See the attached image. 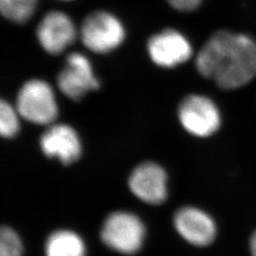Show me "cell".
Instances as JSON below:
<instances>
[{"label":"cell","mask_w":256,"mask_h":256,"mask_svg":"<svg viewBox=\"0 0 256 256\" xmlns=\"http://www.w3.org/2000/svg\"><path fill=\"white\" fill-rule=\"evenodd\" d=\"M194 66L220 90H245L256 81V37L229 28L216 30L194 55Z\"/></svg>","instance_id":"obj_1"},{"label":"cell","mask_w":256,"mask_h":256,"mask_svg":"<svg viewBox=\"0 0 256 256\" xmlns=\"http://www.w3.org/2000/svg\"><path fill=\"white\" fill-rule=\"evenodd\" d=\"M38 0H0L2 16L14 23L22 24L32 16Z\"/></svg>","instance_id":"obj_13"},{"label":"cell","mask_w":256,"mask_h":256,"mask_svg":"<svg viewBox=\"0 0 256 256\" xmlns=\"http://www.w3.org/2000/svg\"><path fill=\"white\" fill-rule=\"evenodd\" d=\"M16 106L22 118L34 124L48 126L58 117L54 90L41 79L28 80L21 86Z\"/></svg>","instance_id":"obj_5"},{"label":"cell","mask_w":256,"mask_h":256,"mask_svg":"<svg viewBox=\"0 0 256 256\" xmlns=\"http://www.w3.org/2000/svg\"><path fill=\"white\" fill-rule=\"evenodd\" d=\"M79 36L82 45L92 52L106 54L122 44L126 39V28L114 14L97 10L84 19Z\"/></svg>","instance_id":"obj_4"},{"label":"cell","mask_w":256,"mask_h":256,"mask_svg":"<svg viewBox=\"0 0 256 256\" xmlns=\"http://www.w3.org/2000/svg\"><path fill=\"white\" fill-rule=\"evenodd\" d=\"M174 227L187 243L196 247H207L218 234L216 223L207 212L196 206H183L174 212Z\"/></svg>","instance_id":"obj_8"},{"label":"cell","mask_w":256,"mask_h":256,"mask_svg":"<svg viewBox=\"0 0 256 256\" xmlns=\"http://www.w3.org/2000/svg\"><path fill=\"white\" fill-rule=\"evenodd\" d=\"M40 148L48 158H57L64 165L74 164L82 155V142L78 133L66 124L48 126L40 138Z\"/></svg>","instance_id":"obj_11"},{"label":"cell","mask_w":256,"mask_h":256,"mask_svg":"<svg viewBox=\"0 0 256 256\" xmlns=\"http://www.w3.org/2000/svg\"><path fill=\"white\" fill-rule=\"evenodd\" d=\"M146 228L137 214L115 210L102 224L100 238L106 247L124 256H134L144 246Z\"/></svg>","instance_id":"obj_3"},{"label":"cell","mask_w":256,"mask_h":256,"mask_svg":"<svg viewBox=\"0 0 256 256\" xmlns=\"http://www.w3.org/2000/svg\"><path fill=\"white\" fill-rule=\"evenodd\" d=\"M57 86L66 97L79 101L88 92L98 90L100 82L88 58L80 52H72L57 77Z\"/></svg>","instance_id":"obj_7"},{"label":"cell","mask_w":256,"mask_h":256,"mask_svg":"<svg viewBox=\"0 0 256 256\" xmlns=\"http://www.w3.org/2000/svg\"><path fill=\"white\" fill-rule=\"evenodd\" d=\"M62 1H72V0H62Z\"/></svg>","instance_id":"obj_18"},{"label":"cell","mask_w":256,"mask_h":256,"mask_svg":"<svg viewBox=\"0 0 256 256\" xmlns=\"http://www.w3.org/2000/svg\"><path fill=\"white\" fill-rule=\"evenodd\" d=\"M169 5L178 12H190L198 9L204 0H167Z\"/></svg>","instance_id":"obj_16"},{"label":"cell","mask_w":256,"mask_h":256,"mask_svg":"<svg viewBox=\"0 0 256 256\" xmlns=\"http://www.w3.org/2000/svg\"><path fill=\"white\" fill-rule=\"evenodd\" d=\"M23 256V243L18 234L8 226L0 230V256Z\"/></svg>","instance_id":"obj_15"},{"label":"cell","mask_w":256,"mask_h":256,"mask_svg":"<svg viewBox=\"0 0 256 256\" xmlns=\"http://www.w3.org/2000/svg\"><path fill=\"white\" fill-rule=\"evenodd\" d=\"M77 28L72 18L62 12L52 10L41 19L36 30L38 42L50 54L58 55L74 44Z\"/></svg>","instance_id":"obj_10"},{"label":"cell","mask_w":256,"mask_h":256,"mask_svg":"<svg viewBox=\"0 0 256 256\" xmlns=\"http://www.w3.org/2000/svg\"><path fill=\"white\" fill-rule=\"evenodd\" d=\"M178 118L189 135L202 140L216 136L224 124V114L218 102L203 93L185 96L178 104Z\"/></svg>","instance_id":"obj_2"},{"label":"cell","mask_w":256,"mask_h":256,"mask_svg":"<svg viewBox=\"0 0 256 256\" xmlns=\"http://www.w3.org/2000/svg\"><path fill=\"white\" fill-rule=\"evenodd\" d=\"M86 247L82 238L72 230L52 232L45 243V256H86Z\"/></svg>","instance_id":"obj_12"},{"label":"cell","mask_w":256,"mask_h":256,"mask_svg":"<svg viewBox=\"0 0 256 256\" xmlns=\"http://www.w3.org/2000/svg\"><path fill=\"white\" fill-rule=\"evenodd\" d=\"M250 248L252 256H256V230L250 240Z\"/></svg>","instance_id":"obj_17"},{"label":"cell","mask_w":256,"mask_h":256,"mask_svg":"<svg viewBox=\"0 0 256 256\" xmlns=\"http://www.w3.org/2000/svg\"><path fill=\"white\" fill-rule=\"evenodd\" d=\"M168 176L164 169L153 162L138 165L128 178L131 192L149 205H160L168 198Z\"/></svg>","instance_id":"obj_9"},{"label":"cell","mask_w":256,"mask_h":256,"mask_svg":"<svg viewBox=\"0 0 256 256\" xmlns=\"http://www.w3.org/2000/svg\"><path fill=\"white\" fill-rule=\"evenodd\" d=\"M18 110L9 102H0V134L2 137L10 138L16 136L20 128Z\"/></svg>","instance_id":"obj_14"},{"label":"cell","mask_w":256,"mask_h":256,"mask_svg":"<svg viewBox=\"0 0 256 256\" xmlns=\"http://www.w3.org/2000/svg\"><path fill=\"white\" fill-rule=\"evenodd\" d=\"M147 52L154 64L164 68H176L194 56L191 41L174 28H166L150 37Z\"/></svg>","instance_id":"obj_6"}]
</instances>
